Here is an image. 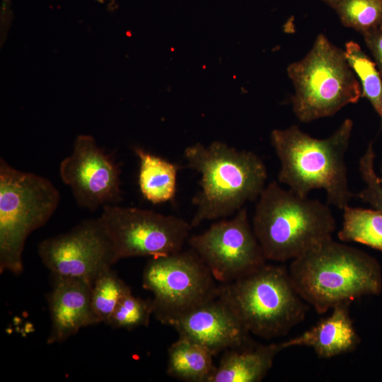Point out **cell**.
<instances>
[{"mask_svg":"<svg viewBox=\"0 0 382 382\" xmlns=\"http://www.w3.org/2000/svg\"><path fill=\"white\" fill-rule=\"evenodd\" d=\"M352 127V120L346 119L325 139L314 138L296 125L274 129L270 141L280 162L278 181L305 197L323 189L327 204L343 210L354 196L345 163Z\"/></svg>","mask_w":382,"mask_h":382,"instance_id":"cell-1","label":"cell"},{"mask_svg":"<svg viewBox=\"0 0 382 382\" xmlns=\"http://www.w3.org/2000/svg\"><path fill=\"white\" fill-rule=\"evenodd\" d=\"M289 272L301 296L320 314L382 290L378 262L332 238L292 260Z\"/></svg>","mask_w":382,"mask_h":382,"instance_id":"cell-2","label":"cell"},{"mask_svg":"<svg viewBox=\"0 0 382 382\" xmlns=\"http://www.w3.org/2000/svg\"><path fill=\"white\" fill-rule=\"evenodd\" d=\"M184 158L187 166L201 175L200 190L192 199L196 212L192 228L236 213L245 202L259 197L265 187L266 166L252 151L214 141L209 146H187Z\"/></svg>","mask_w":382,"mask_h":382,"instance_id":"cell-3","label":"cell"},{"mask_svg":"<svg viewBox=\"0 0 382 382\" xmlns=\"http://www.w3.org/2000/svg\"><path fill=\"white\" fill-rule=\"evenodd\" d=\"M328 205L285 190L275 181L265 186L252 226L267 260H292L331 238L336 221Z\"/></svg>","mask_w":382,"mask_h":382,"instance_id":"cell-4","label":"cell"},{"mask_svg":"<svg viewBox=\"0 0 382 382\" xmlns=\"http://www.w3.org/2000/svg\"><path fill=\"white\" fill-rule=\"evenodd\" d=\"M218 296L250 333L266 340L286 335L304 319L308 309L289 269L283 265L265 263L235 281L221 284Z\"/></svg>","mask_w":382,"mask_h":382,"instance_id":"cell-5","label":"cell"},{"mask_svg":"<svg viewBox=\"0 0 382 382\" xmlns=\"http://www.w3.org/2000/svg\"><path fill=\"white\" fill-rule=\"evenodd\" d=\"M60 194L47 178L0 158V272L19 274L27 238L54 214Z\"/></svg>","mask_w":382,"mask_h":382,"instance_id":"cell-6","label":"cell"},{"mask_svg":"<svg viewBox=\"0 0 382 382\" xmlns=\"http://www.w3.org/2000/svg\"><path fill=\"white\" fill-rule=\"evenodd\" d=\"M287 74L295 89L293 111L303 122L332 116L361 96L345 52L323 34L317 36L305 57L288 66Z\"/></svg>","mask_w":382,"mask_h":382,"instance_id":"cell-7","label":"cell"},{"mask_svg":"<svg viewBox=\"0 0 382 382\" xmlns=\"http://www.w3.org/2000/svg\"><path fill=\"white\" fill-rule=\"evenodd\" d=\"M210 270L190 250L151 259L142 275V286L153 294L154 315L163 324L218 296Z\"/></svg>","mask_w":382,"mask_h":382,"instance_id":"cell-8","label":"cell"},{"mask_svg":"<svg viewBox=\"0 0 382 382\" xmlns=\"http://www.w3.org/2000/svg\"><path fill=\"white\" fill-rule=\"evenodd\" d=\"M116 259L156 257L179 252L192 228L185 220L151 210L109 204L99 216Z\"/></svg>","mask_w":382,"mask_h":382,"instance_id":"cell-9","label":"cell"},{"mask_svg":"<svg viewBox=\"0 0 382 382\" xmlns=\"http://www.w3.org/2000/svg\"><path fill=\"white\" fill-rule=\"evenodd\" d=\"M187 242L221 284L250 274L267 261L245 207L232 219L217 221L190 237Z\"/></svg>","mask_w":382,"mask_h":382,"instance_id":"cell-10","label":"cell"},{"mask_svg":"<svg viewBox=\"0 0 382 382\" xmlns=\"http://www.w3.org/2000/svg\"><path fill=\"white\" fill-rule=\"evenodd\" d=\"M37 252L53 278L93 282L117 262L100 217L84 220L65 233L42 241Z\"/></svg>","mask_w":382,"mask_h":382,"instance_id":"cell-11","label":"cell"},{"mask_svg":"<svg viewBox=\"0 0 382 382\" xmlns=\"http://www.w3.org/2000/svg\"><path fill=\"white\" fill-rule=\"evenodd\" d=\"M120 170L91 135L81 134L72 153L59 165V176L82 208L95 211L120 202Z\"/></svg>","mask_w":382,"mask_h":382,"instance_id":"cell-12","label":"cell"},{"mask_svg":"<svg viewBox=\"0 0 382 382\" xmlns=\"http://www.w3.org/2000/svg\"><path fill=\"white\" fill-rule=\"evenodd\" d=\"M166 325L173 327L180 337L206 347L214 356L253 342L250 333L218 296L169 319Z\"/></svg>","mask_w":382,"mask_h":382,"instance_id":"cell-13","label":"cell"},{"mask_svg":"<svg viewBox=\"0 0 382 382\" xmlns=\"http://www.w3.org/2000/svg\"><path fill=\"white\" fill-rule=\"evenodd\" d=\"M93 282L69 278H53L48 295L51 330L49 345L64 342L81 328L98 324L91 306Z\"/></svg>","mask_w":382,"mask_h":382,"instance_id":"cell-14","label":"cell"},{"mask_svg":"<svg viewBox=\"0 0 382 382\" xmlns=\"http://www.w3.org/2000/svg\"><path fill=\"white\" fill-rule=\"evenodd\" d=\"M343 303L332 313L301 335L282 342L284 349L306 346L313 349L320 358H331L354 350L360 339L351 320L349 307Z\"/></svg>","mask_w":382,"mask_h":382,"instance_id":"cell-15","label":"cell"},{"mask_svg":"<svg viewBox=\"0 0 382 382\" xmlns=\"http://www.w3.org/2000/svg\"><path fill=\"white\" fill-rule=\"evenodd\" d=\"M282 349V342L260 345L253 342L226 349L209 382H260Z\"/></svg>","mask_w":382,"mask_h":382,"instance_id":"cell-16","label":"cell"},{"mask_svg":"<svg viewBox=\"0 0 382 382\" xmlns=\"http://www.w3.org/2000/svg\"><path fill=\"white\" fill-rule=\"evenodd\" d=\"M214 357L206 347L179 337L168 347L166 373L186 382H209L216 367Z\"/></svg>","mask_w":382,"mask_h":382,"instance_id":"cell-17","label":"cell"},{"mask_svg":"<svg viewBox=\"0 0 382 382\" xmlns=\"http://www.w3.org/2000/svg\"><path fill=\"white\" fill-rule=\"evenodd\" d=\"M133 149L139 159V186L143 197L154 204L172 200L178 166L141 148Z\"/></svg>","mask_w":382,"mask_h":382,"instance_id":"cell-18","label":"cell"},{"mask_svg":"<svg viewBox=\"0 0 382 382\" xmlns=\"http://www.w3.org/2000/svg\"><path fill=\"white\" fill-rule=\"evenodd\" d=\"M337 236L343 242H357L382 250V212L347 206Z\"/></svg>","mask_w":382,"mask_h":382,"instance_id":"cell-19","label":"cell"},{"mask_svg":"<svg viewBox=\"0 0 382 382\" xmlns=\"http://www.w3.org/2000/svg\"><path fill=\"white\" fill-rule=\"evenodd\" d=\"M332 8L341 23L362 35L382 28V0H320Z\"/></svg>","mask_w":382,"mask_h":382,"instance_id":"cell-20","label":"cell"},{"mask_svg":"<svg viewBox=\"0 0 382 382\" xmlns=\"http://www.w3.org/2000/svg\"><path fill=\"white\" fill-rule=\"evenodd\" d=\"M345 55L361 83V97L366 98L378 115L382 127V79L374 62L354 41L345 44Z\"/></svg>","mask_w":382,"mask_h":382,"instance_id":"cell-21","label":"cell"},{"mask_svg":"<svg viewBox=\"0 0 382 382\" xmlns=\"http://www.w3.org/2000/svg\"><path fill=\"white\" fill-rule=\"evenodd\" d=\"M131 288L112 269L101 273L93 282L91 306L98 323L107 324L120 299Z\"/></svg>","mask_w":382,"mask_h":382,"instance_id":"cell-22","label":"cell"},{"mask_svg":"<svg viewBox=\"0 0 382 382\" xmlns=\"http://www.w3.org/2000/svg\"><path fill=\"white\" fill-rule=\"evenodd\" d=\"M154 311L152 299H143L129 291L120 299L107 325L126 330L147 327Z\"/></svg>","mask_w":382,"mask_h":382,"instance_id":"cell-23","label":"cell"},{"mask_svg":"<svg viewBox=\"0 0 382 382\" xmlns=\"http://www.w3.org/2000/svg\"><path fill=\"white\" fill-rule=\"evenodd\" d=\"M375 159L374 142L371 141L359 161V171L365 187L356 195L382 212V184L375 168Z\"/></svg>","mask_w":382,"mask_h":382,"instance_id":"cell-24","label":"cell"},{"mask_svg":"<svg viewBox=\"0 0 382 382\" xmlns=\"http://www.w3.org/2000/svg\"><path fill=\"white\" fill-rule=\"evenodd\" d=\"M371 51L376 67L382 76V28L363 35Z\"/></svg>","mask_w":382,"mask_h":382,"instance_id":"cell-25","label":"cell"},{"mask_svg":"<svg viewBox=\"0 0 382 382\" xmlns=\"http://www.w3.org/2000/svg\"><path fill=\"white\" fill-rule=\"evenodd\" d=\"M378 176H379L381 183L382 184V158H381V161L380 172H379Z\"/></svg>","mask_w":382,"mask_h":382,"instance_id":"cell-26","label":"cell"}]
</instances>
